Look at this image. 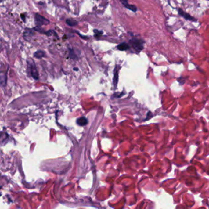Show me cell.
<instances>
[{
	"label": "cell",
	"instance_id": "6da1fadb",
	"mask_svg": "<svg viewBox=\"0 0 209 209\" xmlns=\"http://www.w3.org/2000/svg\"><path fill=\"white\" fill-rule=\"evenodd\" d=\"M129 43L134 50L138 53L141 52L144 49V41L142 39L132 38L129 40Z\"/></svg>",
	"mask_w": 209,
	"mask_h": 209
},
{
	"label": "cell",
	"instance_id": "7a4b0ae2",
	"mask_svg": "<svg viewBox=\"0 0 209 209\" xmlns=\"http://www.w3.org/2000/svg\"><path fill=\"white\" fill-rule=\"evenodd\" d=\"M27 63H28V69L29 70L30 76L34 79H36V80L38 79L39 74H38L37 68H36V66L35 65L34 61L31 58H30L28 59Z\"/></svg>",
	"mask_w": 209,
	"mask_h": 209
},
{
	"label": "cell",
	"instance_id": "3957f363",
	"mask_svg": "<svg viewBox=\"0 0 209 209\" xmlns=\"http://www.w3.org/2000/svg\"><path fill=\"white\" fill-rule=\"evenodd\" d=\"M34 19L35 24L38 27H41L42 25H47L50 23V22L48 19H45L44 17L41 16L38 13L35 14Z\"/></svg>",
	"mask_w": 209,
	"mask_h": 209
},
{
	"label": "cell",
	"instance_id": "277c9868",
	"mask_svg": "<svg viewBox=\"0 0 209 209\" xmlns=\"http://www.w3.org/2000/svg\"><path fill=\"white\" fill-rule=\"evenodd\" d=\"M178 14L182 16V17H183L184 19H185L186 20H191V21H193V22H196V19H194V17H193L191 16H190L189 14L184 12L182 9L180 8H178Z\"/></svg>",
	"mask_w": 209,
	"mask_h": 209
},
{
	"label": "cell",
	"instance_id": "5b68a950",
	"mask_svg": "<svg viewBox=\"0 0 209 209\" xmlns=\"http://www.w3.org/2000/svg\"><path fill=\"white\" fill-rule=\"evenodd\" d=\"M120 2L121 3V4L127 9H129L130 11L135 13L137 10V8L134 6V5H129L128 3V0H120Z\"/></svg>",
	"mask_w": 209,
	"mask_h": 209
},
{
	"label": "cell",
	"instance_id": "8992f818",
	"mask_svg": "<svg viewBox=\"0 0 209 209\" xmlns=\"http://www.w3.org/2000/svg\"><path fill=\"white\" fill-rule=\"evenodd\" d=\"M129 45L128 44L126 43V42H123L120 44L119 45H118L117 46V49L120 50V51H126L127 50H128L129 49Z\"/></svg>",
	"mask_w": 209,
	"mask_h": 209
},
{
	"label": "cell",
	"instance_id": "52a82bcc",
	"mask_svg": "<svg viewBox=\"0 0 209 209\" xmlns=\"http://www.w3.org/2000/svg\"><path fill=\"white\" fill-rule=\"evenodd\" d=\"M77 123L79 126H85L88 123V120L85 117H81L77 120Z\"/></svg>",
	"mask_w": 209,
	"mask_h": 209
},
{
	"label": "cell",
	"instance_id": "ba28073f",
	"mask_svg": "<svg viewBox=\"0 0 209 209\" xmlns=\"http://www.w3.org/2000/svg\"><path fill=\"white\" fill-rule=\"evenodd\" d=\"M45 52L42 50H38L36 51L34 53V56L36 58H38V59H41L43 57L45 56Z\"/></svg>",
	"mask_w": 209,
	"mask_h": 209
},
{
	"label": "cell",
	"instance_id": "9c48e42d",
	"mask_svg": "<svg viewBox=\"0 0 209 209\" xmlns=\"http://www.w3.org/2000/svg\"><path fill=\"white\" fill-rule=\"evenodd\" d=\"M66 24L67 25L71 26V27H74V26H76V25H77L78 24V22L76 20L71 19H66Z\"/></svg>",
	"mask_w": 209,
	"mask_h": 209
},
{
	"label": "cell",
	"instance_id": "30bf717a",
	"mask_svg": "<svg viewBox=\"0 0 209 209\" xmlns=\"http://www.w3.org/2000/svg\"><path fill=\"white\" fill-rule=\"evenodd\" d=\"M69 56L70 58L73 59H77V56L76 55V53H74V51L73 49H69Z\"/></svg>",
	"mask_w": 209,
	"mask_h": 209
},
{
	"label": "cell",
	"instance_id": "8fae6325",
	"mask_svg": "<svg viewBox=\"0 0 209 209\" xmlns=\"http://www.w3.org/2000/svg\"><path fill=\"white\" fill-rule=\"evenodd\" d=\"M118 70L116 67L114 69V84L115 87H116L117 85V84L118 82Z\"/></svg>",
	"mask_w": 209,
	"mask_h": 209
},
{
	"label": "cell",
	"instance_id": "7c38bea8",
	"mask_svg": "<svg viewBox=\"0 0 209 209\" xmlns=\"http://www.w3.org/2000/svg\"><path fill=\"white\" fill-rule=\"evenodd\" d=\"M93 31H94V33H95V36L96 37V38L101 36L102 34H103V31H99V30H96V29L94 30Z\"/></svg>",
	"mask_w": 209,
	"mask_h": 209
},
{
	"label": "cell",
	"instance_id": "4fadbf2b",
	"mask_svg": "<svg viewBox=\"0 0 209 209\" xmlns=\"http://www.w3.org/2000/svg\"><path fill=\"white\" fill-rule=\"evenodd\" d=\"M77 33L78 34H79V36L82 38H84V39H88V37H87V36H82L81 34H80V33H79L78 32H77Z\"/></svg>",
	"mask_w": 209,
	"mask_h": 209
},
{
	"label": "cell",
	"instance_id": "5bb4252c",
	"mask_svg": "<svg viewBox=\"0 0 209 209\" xmlns=\"http://www.w3.org/2000/svg\"><path fill=\"white\" fill-rule=\"evenodd\" d=\"M21 17H22V19H23V20L24 22H25V20H26V19H25V16H23V15H22V16H21Z\"/></svg>",
	"mask_w": 209,
	"mask_h": 209
},
{
	"label": "cell",
	"instance_id": "9a60e30c",
	"mask_svg": "<svg viewBox=\"0 0 209 209\" xmlns=\"http://www.w3.org/2000/svg\"><path fill=\"white\" fill-rule=\"evenodd\" d=\"M74 70H75V71H78V69H77V68H74Z\"/></svg>",
	"mask_w": 209,
	"mask_h": 209
}]
</instances>
